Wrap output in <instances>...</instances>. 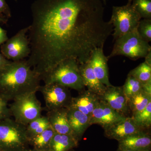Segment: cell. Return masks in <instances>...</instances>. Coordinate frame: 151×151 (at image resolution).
<instances>
[{
  "label": "cell",
  "mask_w": 151,
  "mask_h": 151,
  "mask_svg": "<svg viewBox=\"0 0 151 151\" xmlns=\"http://www.w3.org/2000/svg\"><path fill=\"white\" fill-rule=\"evenodd\" d=\"M101 0H36L29 26L27 64L41 80L70 58L82 64L103 47L113 31Z\"/></svg>",
  "instance_id": "6da1fadb"
},
{
  "label": "cell",
  "mask_w": 151,
  "mask_h": 151,
  "mask_svg": "<svg viewBox=\"0 0 151 151\" xmlns=\"http://www.w3.org/2000/svg\"><path fill=\"white\" fill-rule=\"evenodd\" d=\"M40 78L26 60L10 61L0 70V96L8 102L38 91Z\"/></svg>",
  "instance_id": "7a4b0ae2"
},
{
  "label": "cell",
  "mask_w": 151,
  "mask_h": 151,
  "mask_svg": "<svg viewBox=\"0 0 151 151\" xmlns=\"http://www.w3.org/2000/svg\"><path fill=\"white\" fill-rule=\"evenodd\" d=\"M41 80L45 84L56 83L80 92L85 88L79 71V64L72 58L60 62Z\"/></svg>",
  "instance_id": "3957f363"
},
{
  "label": "cell",
  "mask_w": 151,
  "mask_h": 151,
  "mask_svg": "<svg viewBox=\"0 0 151 151\" xmlns=\"http://www.w3.org/2000/svg\"><path fill=\"white\" fill-rule=\"evenodd\" d=\"M26 127L11 118L0 121V149L2 151H28L30 149Z\"/></svg>",
  "instance_id": "277c9868"
},
{
  "label": "cell",
  "mask_w": 151,
  "mask_h": 151,
  "mask_svg": "<svg viewBox=\"0 0 151 151\" xmlns=\"http://www.w3.org/2000/svg\"><path fill=\"white\" fill-rule=\"evenodd\" d=\"M150 50L149 42L142 39L136 29L116 39L112 52L107 58L109 60L114 56L122 55L137 60L145 58Z\"/></svg>",
  "instance_id": "5b68a950"
},
{
  "label": "cell",
  "mask_w": 151,
  "mask_h": 151,
  "mask_svg": "<svg viewBox=\"0 0 151 151\" xmlns=\"http://www.w3.org/2000/svg\"><path fill=\"white\" fill-rule=\"evenodd\" d=\"M36 94L33 92L22 95L9 105L12 117L16 122L26 127L42 116L43 108Z\"/></svg>",
  "instance_id": "8992f818"
},
{
  "label": "cell",
  "mask_w": 151,
  "mask_h": 151,
  "mask_svg": "<svg viewBox=\"0 0 151 151\" xmlns=\"http://www.w3.org/2000/svg\"><path fill=\"white\" fill-rule=\"evenodd\" d=\"M142 19L132 4L121 6H113L109 22L113 27L114 40L137 28Z\"/></svg>",
  "instance_id": "52a82bcc"
},
{
  "label": "cell",
  "mask_w": 151,
  "mask_h": 151,
  "mask_svg": "<svg viewBox=\"0 0 151 151\" xmlns=\"http://www.w3.org/2000/svg\"><path fill=\"white\" fill-rule=\"evenodd\" d=\"M38 91L43 96L47 111L67 108L72 98L68 88L56 83L44 84Z\"/></svg>",
  "instance_id": "ba28073f"
},
{
  "label": "cell",
  "mask_w": 151,
  "mask_h": 151,
  "mask_svg": "<svg viewBox=\"0 0 151 151\" xmlns=\"http://www.w3.org/2000/svg\"><path fill=\"white\" fill-rule=\"evenodd\" d=\"M29 27L23 29L8 39L1 46V53L9 60L19 61L28 57L30 52L27 33Z\"/></svg>",
  "instance_id": "9c48e42d"
},
{
  "label": "cell",
  "mask_w": 151,
  "mask_h": 151,
  "mask_svg": "<svg viewBox=\"0 0 151 151\" xmlns=\"http://www.w3.org/2000/svg\"><path fill=\"white\" fill-rule=\"evenodd\" d=\"M126 117L100 100L91 115L90 125L98 124L105 130L124 120Z\"/></svg>",
  "instance_id": "30bf717a"
},
{
  "label": "cell",
  "mask_w": 151,
  "mask_h": 151,
  "mask_svg": "<svg viewBox=\"0 0 151 151\" xmlns=\"http://www.w3.org/2000/svg\"><path fill=\"white\" fill-rule=\"evenodd\" d=\"M100 100L109 105L112 109L122 115L129 117L130 112L128 101L122 86H107L105 92L99 96Z\"/></svg>",
  "instance_id": "8fae6325"
},
{
  "label": "cell",
  "mask_w": 151,
  "mask_h": 151,
  "mask_svg": "<svg viewBox=\"0 0 151 151\" xmlns=\"http://www.w3.org/2000/svg\"><path fill=\"white\" fill-rule=\"evenodd\" d=\"M147 131L138 127L132 117L129 116L104 130V135L108 139L119 142L131 135Z\"/></svg>",
  "instance_id": "7c38bea8"
},
{
  "label": "cell",
  "mask_w": 151,
  "mask_h": 151,
  "mask_svg": "<svg viewBox=\"0 0 151 151\" xmlns=\"http://www.w3.org/2000/svg\"><path fill=\"white\" fill-rule=\"evenodd\" d=\"M103 48L94 50L90 56L89 61L95 75L100 82L106 86H112L109 78L108 61V59L104 54Z\"/></svg>",
  "instance_id": "4fadbf2b"
},
{
  "label": "cell",
  "mask_w": 151,
  "mask_h": 151,
  "mask_svg": "<svg viewBox=\"0 0 151 151\" xmlns=\"http://www.w3.org/2000/svg\"><path fill=\"white\" fill-rule=\"evenodd\" d=\"M68 119L73 136L79 142L87 128L91 126L90 118L75 108H67Z\"/></svg>",
  "instance_id": "5bb4252c"
},
{
  "label": "cell",
  "mask_w": 151,
  "mask_h": 151,
  "mask_svg": "<svg viewBox=\"0 0 151 151\" xmlns=\"http://www.w3.org/2000/svg\"><path fill=\"white\" fill-rule=\"evenodd\" d=\"M100 100L98 95L84 89L77 97H72L69 107L77 109L90 118Z\"/></svg>",
  "instance_id": "9a60e30c"
},
{
  "label": "cell",
  "mask_w": 151,
  "mask_h": 151,
  "mask_svg": "<svg viewBox=\"0 0 151 151\" xmlns=\"http://www.w3.org/2000/svg\"><path fill=\"white\" fill-rule=\"evenodd\" d=\"M151 137L147 132L131 135L119 142V148L132 151H150Z\"/></svg>",
  "instance_id": "2e32d148"
},
{
  "label": "cell",
  "mask_w": 151,
  "mask_h": 151,
  "mask_svg": "<svg viewBox=\"0 0 151 151\" xmlns=\"http://www.w3.org/2000/svg\"><path fill=\"white\" fill-rule=\"evenodd\" d=\"M79 69L84 86L98 96L102 95L107 86L102 84L97 78L89 60L83 64H79Z\"/></svg>",
  "instance_id": "e0dca14e"
},
{
  "label": "cell",
  "mask_w": 151,
  "mask_h": 151,
  "mask_svg": "<svg viewBox=\"0 0 151 151\" xmlns=\"http://www.w3.org/2000/svg\"><path fill=\"white\" fill-rule=\"evenodd\" d=\"M50 127L55 133L72 135L67 114V108H62L47 111L46 116Z\"/></svg>",
  "instance_id": "ac0fdd59"
},
{
  "label": "cell",
  "mask_w": 151,
  "mask_h": 151,
  "mask_svg": "<svg viewBox=\"0 0 151 151\" xmlns=\"http://www.w3.org/2000/svg\"><path fill=\"white\" fill-rule=\"evenodd\" d=\"M78 143L72 135L55 133L50 141L48 151H69L77 147Z\"/></svg>",
  "instance_id": "d6986e66"
},
{
  "label": "cell",
  "mask_w": 151,
  "mask_h": 151,
  "mask_svg": "<svg viewBox=\"0 0 151 151\" xmlns=\"http://www.w3.org/2000/svg\"><path fill=\"white\" fill-rule=\"evenodd\" d=\"M128 101L130 112L133 115L145 109L151 102V94L147 93L142 89L131 97Z\"/></svg>",
  "instance_id": "ffe728a7"
},
{
  "label": "cell",
  "mask_w": 151,
  "mask_h": 151,
  "mask_svg": "<svg viewBox=\"0 0 151 151\" xmlns=\"http://www.w3.org/2000/svg\"><path fill=\"white\" fill-rule=\"evenodd\" d=\"M55 132L51 127L29 139L30 146L32 148L48 151L49 147Z\"/></svg>",
  "instance_id": "44dd1931"
},
{
  "label": "cell",
  "mask_w": 151,
  "mask_h": 151,
  "mask_svg": "<svg viewBox=\"0 0 151 151\" xmlns=\"http://www.w3.org/2000/svg\"><path fill=\"white\" fill-rule=\"evenodd\" d=\"M50 127V124L47 116L42 115L26 126L27 134L29 140L30 138L40 134Z\"/></svg>",
  "instance_id": "7402d4cb"
},
{
  "label": "cell",
  "mask_w": 151,
  "mask_h": 151,
  "mask_svg": "<svg viewBox=\"0 0 151 151\" xmlns=\"http://www.w3.org/2000/svg\"><path fill=\"white\" fill-rule=\"evenodd\" d=\"M131 117L138 127L147 131L151 125V102L145 109L132 115Z\"/></svg>",
  "instance_id": "603a6c76"
},
{
  "label": "cell",
  "mask_w": 151,
  "mask_h": 151,
  "mask_svg": "<svg viewBox=\"0 0 151 151\" xmlns=\"http://www.w3.org/2000/svg\"><path fill=\"white\" fill-rule=\"evenodd\" d=\"M129 75L145 84L151 80V66L144 62L131 70Z\"/></svg>",
  "instance_id": "cb8c5ba5"
},
{
  "label": "cell",
  "mask_w": 151,
  "mask_h": 151,
  "mask_svg": "<svg viewBox=\"0 0 151 151\" xmlns=\"http://www.w3.org/2000/svg\"><path fill=\"white\" fill-rule=\"evenodd\" d=\"M123 91L127 100L139 92L143 89V84L132 76H127L124 86H122Z\"/></svg>",
  "instance_id": "d4e9b609"
},
{
  "label": "cell",
  "mask_w": 151,
  "mask_h": 151,
  "mask_svg": "<svg viewBox=\"0 0 151 151\" xmlns=\"http://www.w3.org/2000/svg\"><path fill=\"white\" fill-rule=\"evenodd\" d=\"M132 4L141 18L151 19V0H133Z\"/></svg>",
  "instance_id": "484cf974"
},
{
  "label": "cell",
  "mask_w": 151,
  "mask_h": 151,
  "mask_svg": "<svg viewBox=\"0 0 151 151\" xmlns=\"http://www.w3.org/2000/svg\"><path fill=\"white\" fill-rule=\"evenodd\" d=\"M137 30L143 40L147 42L151 41V19H141Z\"/></svg>",
  "instance_id": "4316f807"
},
{
  "label": "cell",
  "mask_w": 151,
  "mask_h": 151,
  "mask_svg": "<svg viewBox=\"0 0 151 151\" xmlns=\"http://www.w3.org/2000/svg\"><path fill=\"white\" fill-rule=\"evenodd\" d=\"M8 103L7 100L0 96V121L12 117Z\"/></svg>",
  "instance_id": "83f0119b"
},
{
  "label": "cell",
  "mask_w": 151,
  "mask_h": 151,
  "mask_svg": "<svg viewBox=\"0 0 151 151\" xmlns=\"http://www.w3.org/2000/svg\"><path fill=\"white\" fill-rule=\"evenodd\" d=\"M10 14L9 9L5 0H0V14H5L9 16Z\"/></svg>",
  "instance_id": "f1b7e54d"
},
{
  "label": "cell",
  "mask_w": 151,
  "mask_h": 151,
  "mask_svg": "<svg viewBox=\"0 0 151 151\" xmlns=\"http://www.w3.org/2000/svg\"><path fill=\"white\" fill-rule=\"evenodd\" d=\"M6 32L0 26V46L8 40Z\"/></svg>",
  "instance_id": "f546056e"
},
{
  "label": "cell",
  "mask_w": 151,
  "mask_h": 151,
  "mask_svg": "<svg viewBox=\"0 0 151 151\" xmlns=\"http://www.w3.org/2000/svg\"><path fill=\"white\" fill-rule=\"evenodd\" d=\"M10 60L6 58L1 53H0V70L3 68Z\"/></svg>",
  "instance_id": "4dcf8cb0"
},
{
  "label": "cell",
  "mask_w": 151,
  "mask_h": 151,
  "mask_svg": "<svg viewBox=\"0 0 151 151\" xmlns=\"http://www.w3.org/2000/svg\"><path fill=\"white\" fill-rule=\"evenodd\" d=\"M145 62L151 66V50L147 54L145 57Z\"/></svg>",
  "instance_id": "1f68e13d"
},
{
  "label": "cell",
  "mask_w": 151,
  "mask_h": 151,
  "mask_svg": "<svg viewBox=\"0 0 151 151\" xmlns=\"http://www.w3.org/2000/svg\"><path fill=\"white\" fill-rule=\"evenodd\" d=\"M28 151H48L47 150H37V149H36L34 148H31Z\"/></svg>",
  "instance_id": "d6a6232c"
},
{
  "label": "cell",
  "mask_w": 151,
  "mask_h": 151,
  "mask_svg": "<svg viewBox=\"0 0 151 151\" xmlns=\"http://www.w3.org/2000/svg\"><path fill=\"white\" fill-rule=\"evenodd\" d=\"M6 19H4L0 17V23L3 22L4 23L5 22Z\"/></svg>",
  "instance_id": "836d02e7"
},
{
  "label": "cell",
  "mask_w": 151,
  "mask_h": 151,
  "mask_svg": "<svg viewBox=\"0 0 151 151\" xmlns=\"http://www.w3.org/2000/svg\"><path fill=\"white\" fill-rule=\"evenodd\" d=\"M117 151H132L129 150H122V149H120L118 148V150H117Z\"/></svg>",
  "instance_id": "e575fe53"
},
{
  "label": "cell",
  "mask_w": 151,
  "mask_h": 151,
  "mask_svg": "<svg viewBox=\"0 0 151 151\" xmlns=\"http://www.w3.org/2000/svg\"><path fill=\"white\" fill-rule=\"evenodd\" d=\"M101 1L103 2V4H104V5H105L106 4V3H107V0H101Z\"/></svg>",
  "instance_id": "d590c367"
},
{
  "label": "cell",
  "mask_w": 151,
  "mask_h": 151,
  "mask_svg": "<svg viewBox=\"0 0 151 151\" xmlns=\"http://www.w3.org/2000/svg\"><path fill=\"white\" fill-rule=\"evenodd\" d=\"M132 1H133V0H128V4H132Z\"/></svg>",
  "instance_id": "8d00e7d4"
},
{
  "label": "cell",
  "mask_w": 151,
  "mask_h": 151,
  "mask_svg": "<svg viewBox=\"0 0 151 151\" xmlns=\"http://www.w3.org/2000/svg\"><path fill=\"white\" fill-rule=\"evenodd\" d=\"M69 151H74V150H70Z\"/></svg>",
  "instance_id": "74e56055"
},
{
  "label": "cell",
  "mask_w": 151,
  "mask_h": 151,
  "mask_svg": "<svg viewBox=\"0 0 151 151\" xmlns=\"http://www.w3.org/2000/svg\"><path fill=\"white\" fill-rule=\"evenodd\" d=\"M0 151H2L1 150V149H0Z\"/></svg>",
  "instance_id": "f35d334b"
},
{
  "label": "cell",
  "mask_w": 151,
  "mask_h": 151,
  "mask_svg": "<svg viewBox=\"0 0 151 151\" xmlns=\"http://www.w3.org/2000/svg\"><path fill=\"white\" fill-rule=\"evenodd\" d=\"M151 151L150 150V151Z\"/></svg>",
  "instance_id": "ab89813d"
}]
</instances>
